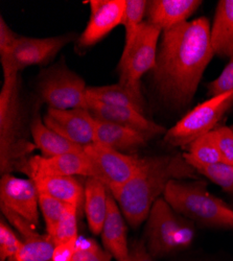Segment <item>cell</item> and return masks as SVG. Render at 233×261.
I'll return each instance as SVG.
<instances>
[{
  "label": "cell",
  "instance_id": "cell-1",
  "mask_svg": "<svg viewBox=\"0 0 233 261\" xmlns=\"http://www.w3.org/2000/svg\"><path fill=\"white\" fill-rule=\"evenodd\" d=\"M215 56L211 27L205 17L162 32L153 81L162 99L174 108L193 100L203 73Z\"/></svg>",
  "mask_w": 233,
  "mask_h": 261
},
{
  "label": "cell",
  "instance_id": "cell-2",
  "mask_svg": "<svg viewBox=\"0 0 233 261\" xmlns=\"http://www.w3.org/2000/svg\"><path fill=\"white\" fill-rule=\"evenodd\" d=\"M196 169L183 154L142 158L135 175L118 189L110 192L117 202L125 221L137 227L147 216L169 181L196 178Z\"/></svg>",
  "mask_w": 233,
  "mask_h": 261
},
{
  "label": "cell",
  "instance_id": "cell-3",
  "mask_svg": "<svg viewBox=\"0 0 233 261\" xmlns=\"http://www.w3.org/2000/svg\"><path fill=\"white\" fill-rule=\"evenodd\" d=\"M24 103L20 94L19 74L4 79L0 91V169L2 175L22 169L37 148L29 139Z\"/></svg>",
  "mask_w": 233,
  "mask_h": 261
},
{
  "label": "cell",
  "instance_id": "cell-4",
  "mask_svg": "<svg viewBox=\"0 0 233 261\" xmlns=\"http://www.w3.org/2000/svg\"><path fill=\"white\" fill-rule=\"evenodd\" d=\"M163 199L177 213L211 227L233 228V209L206 189L202 181H169Z\"/></svg>",
  "mask_w": 233,
  "mask_h": 261
},
{
  "label": "cell",
  "instance_id": "cell-5",
  "mask_svg": "<svg viewBox=\"0 0 233 261\" xmlns=\"http://www.w3.org/2000/svg\"><path fill=\"white\" fill-rule=\"evenodd\" d=\"M194 238L193 223L177 213L163 198H159L146 219L147 251L154 258L162 257L188 248Z\"/></svg>",
  "mask_w": 233,
  "mask_h": 261
},
{
  "label": "cell",
  "instance_id": "cell-6",
  "mask_svg": "<svg viewBox=\"0 0 233 261\" xmlns=\"http://www.w3.org/2000/svg\"><path fill=\"white\" fill-rule=\"evenodd\" d=\"M161 35V29L145 20L140 24L131 44L123 47L117 66L118 83L139 97H142L140 88L142 76L152 71L156 65L158 41Z\"/></svg>",
  "mask_w": 233,
  "mask_h": 261
},
{
  "label": "cell",
  "instance_id": "cell-7",
  "mask_svg": "<svg viewBox=\"0 0 233 261\" xmlns=\"http://www.w3.org/2000/svg\"><path fill=\"white\" fill-rule=\"evenodd\" d=\"M233 106V91L199 103L173 127L166 130L164 141L172 146L186 147L197 138L214 130L221 118Z\"/></svg>",
  "mask_w": 233,
  "mask_h": 261
},
{
  "label": "cell",
  "instance_id": "cell-8",
  "mask_svg": "<svg viewBox=\"0 0 233 261\" xmlns=\"http://www.w3.org/2000/svg\"><path fill=\"white\" fill-rule=\"evenodd\" d=\"M88 87L85 81L60 62L40 74L37 89L48 108L59 110L87 109Z\"/></svg>",
  "mask_w": 233,
  "mask_h": 261
},
{
  "label": "cell",
  "instance_id": "cell-9",
  "mask_svg": "<svg viewBox=\"0 0 233 261\" xmlns=\"http://www.w3.org/2000/svg\"><path fill=\"white\" fill-rule=\"evenodd\" d=\"M73 39V34L47 38L18 36L10 51L0 56L4 77L19 74L30 66L48 64Z\"/></svg>",
  "mask_w": 233,
  "mask_h": 261
},
{
  "label": "cell",
  "instance_id": "cell-10",
  "mask_svg": "<svg viewBox=\"0 0 233 261\" xmlns=\"http://www.w3.org/2000/svg\"><path fill=\"white\" fill-rule=\"evenodd\" d=\"M90 165L91 178L102 182L110 192L128 182L141 165L142 158L123 154L99 143L84 147Z\"/></svg>",
  "mask_w": 233,
  "mask_h": 261
},
{
  "label": "cell",
  "instance_id": "cell-11",
  "mask_svg": "<svg viewBox=\"0 0 233 261\" xmlns=\"http://www.w3.org/2000/svg\"><path fill=\"white\" fill-rule=\"evenodd\" d=\"M0 205L19 216L39 225V192L31 179H21L12 173L2 176L0 180Z\"/></svg>",
  "mask_w": 233,
  "mask_h": 261
},
{
  "label": "cell",
  "instance_id": "cell-12",
  "mask_svg": "<svg viewBox=\"0 0 233 261\" xmlns=\"http://www.w3.org/2000/svg\"><path fill=\"white\" fill-rule=\"evenodd\" d=\"M43 121L55 132L82 147L94 143V117L87 109L48 108Z\"/></svg>",
  "mask_w": 233,
  "mask_h": 261
},
{
  "label": "cell",
  "instance_id": "cell-13",
  "mask_svg": "<svg viewBox=\"0 0 233 261\" xmlns=\"http://www.w3.org/2000/svg\"><path fill=\"white\" fill-rule=\"evenodd\" d=\"M21 171L24 172L31 180L53 176H83L90 178L91 165L83 150L80 153H69L55 157L33 155Z\"/></svg>",
  "mask_w": 233,
  "mask_h": 261
},
{
  "label": "cell",
  "instance_id": "cell-14",
  "mask_svg": "<svg viewBox=\"0 0 233 261\" xmlns=\"http://www.w3.org/2000/svg\"><path fill=\"white\" fill-rule=\"evenodd\" d=\"M90 18L86 29L77 39L80 48L96 44L122 22L125 0H91Z\"/></svg>",
  "mask_w": 233,
  "mask_h": 261
},
{
  "label": "cell",
  "instance_id": "cell-15",
  "mask_svg": "<svg viewBox=\"0 0 233 261\" xmlns=\"http://www.w3.org/2000/svg\"><path fill=\"white\" fill-rule=\"evenodd\" d=\"M3 214L12 226L19 232L22 239L20 251L8 261H53L56 247L49 235L38 233L37 227L12 210L0 205Z\"/></svg>",
  "mask_w": 233,
  "mask_h": 261
},
{
  "label": "cell",
  "instance_id": "cell-16",
  "mask_svg": "<svg viewBox=\"0 0 233 261\" xmlns=\"http://www.w3.org/2000/svg\"><path fill=\"white\" fill-rule=\"evenodd\" d=\"M87 110L95 119L135 129L150 138L165 134L167 130L164 126L144 117L143 113L131 108L108 105L88 98Z\"/></svg>",
  "mask_w": 233,
  "mask_h": 261
},
{
  "label": "cell",
  "instance_id": "cell-17",
  "mask_svg": "<svg viewBox=\"0 0 233 261\" xmlns=\"http://www.w3.org/2000/svg\"><path fill=\"white\" fill-rule=\"evenodd\" d=\"M201 5L200 0H151L146 21L165 32L186 22Z\"/></svg>",
  "mask_w": 233,
  "mask_h": 261
},
{
  "label": "cell",
  "instance_id": "cell-18",
  "mask_svg": "<svg viewBox=\"0 0 233 261\" xmlns=\"http://www.w3.org/2000/svg\"><path fill=\"white\" fill-rule=\"evenodd\" d=\"M101 241L106 251H108L116 261H129L130 249L126 238V227L122 212L109 191L108 212L101 232Z\"/></svg>",
  "mask_w": 233,
  "mask_h": 261
},
{
  "label": "cell",
  "instance_id": "cell-19",
  "mask_svg": "<svg viewBox=\"0 0 233 261\" xmlns=\"http://www.w3.org/2000/svg\"><path fill=\"white\" fill-rule=\"evenodd\" d=\"M149 139L150 137L135 129L94 118V143L123 153L144 146Z\"/></svg>",
  "mask_w": 233,
  "mask_h": 261
},
{
  "label": "cell",
  "instance_id": "cell-20",
  "mask_svg": "<svg viewBox=\"0 0 233 261\" xmlns=\"http://www.w3.org/2000/svg\"><path fill=\"white\" fill-rule=\"evenodd\" d=\"M38 192L46 194L67 205L73 206L79 213L84 208L85 187L71 176L41 177L33 180Z\"/></svg>",
  "mask_w": 233,
  "mask_h": 261
},
{
  "label": "cell",
  "instance_id": "cell-21",
  "mask_svg": "<svg viewBox=\"0 0 233 261\" xmlns=\"http://www.w3.org/2000/svg\"><path fill=\"white\" fill-rule=\"evenodd\" d=\"M30 127L33 142L36 147L40 149L42 156L55 157L69 153H80L84 150V147L71 142L49 128L38 113H35L31 119Z\"/></svg>",
  "mask_w": 233,
  "mask_h": 261
},
{
  "label": "cell",
  "instance_id": "cell-22",
  "mask_svg": "<svg viewBox=\"0 0 233 261\" xmlns=\"http://www.w3.org/2000/svg\"><path fill=\"white\" fill-rule=\"evenodd\" d=\"M211 46L215 55L233 58V0L219 2L211 27Z\"/></svg>",
  "mask_w": 233,
  "mask_h": 261
},
{
  "label": "cell",
  "instance_id": "cell-23",
  "mask_svg": "<svg viewBox=\"0 0 233 261\" xmlns=\"http://www.w3.org/2000/svg\"><path fill=\"white\" fill-rule=\"evenodd\" d=\"M84 187V211L88 226L92 233L100 234L108 212L109 190L102 182L91 177L87 178Z\"/></svg>",
  "mask_w": 233,
  "mask_h": 261
},
{
  "label": "cell",
  "instance_id": "cell-24",
  "mask_svg": "<svg viewBox=\"0 0 233 261\" xmlns=\"http://www.w3.org/2000/svg\"><path fill=\"white\" fill-rule=\"evenodd\" d=\"M87 96L92 100L113 106L131 108L140 113H143L142 97L137 96L119 83L107 86L88 87Z\"/></svg>",
  "mask_w": 233,
  "mask_h": 261
},
{
  "label": "cell",
  "instance_id": "cell-25",
  "mask_svg": "<svg viewBox=\"0 0 233 261\" xmlns=\"http://www.w3.org/2000/svg\"><path fill=\"white\" fill-rule=\"evenodd\" d=\"M187 153L183 154L185 160L202 164H214L223 162L219 150L215 130L197 138L186 146Z\"/></svg>",
  "mask_w": 233,
  "mask_h": 261
},
{
  "label": "cell",
  "instance_id": "cell-26",
  "mask_svg": "<svg viewBox=\"0 0 233 261\" xmlns=\"http://www.w3.org/2000/svg\"><path fill=\"white\" fill-rule=\"evenodd\" d=\"M147 5L149 2L146 0H125V10L121 22L125 29L123 47H128L134 40L140 24L144 21Z\"/></svg>",
  "mask_w": 233,
  "mask_h": 261
},
{
  "label": "cell",
  "instance_id": "cell-27",
  "mask_svg": "<svg viewBox=\"0 0 233 261\" xmlns=\"http://www.w3.org/2000/svg\"><path fill=\"white\" fill-rule=\"evenodd\" d=\"M200 175L218 184L224 190L233 192V166L220 162L214 164H202L195 161L186 160Z\"/></svg>",
  "mask_w": 233,
  "mask_h": 261
},
{
  "label": "cell",
  "instance_id": "cell-28",
  "mask_svg": "<svg viewBox=\"0 0 233 261\" xmlns=\"http://www.w3.org/2000/svg\"><path fill=\"white\" fill-rule=\"evenodd\" d=\"M39 206L45 222L46 234L53 237L61 217L70 205L54 199L49 195L39 193Z\"/></svg>",
  "mask_w": 233,
  "mask_h": 261
},
{
  "label": "cell",
  "instance_id": "cell-29",
  "mask_svg": "<svg viewBox=\"0 0 233 261\" xmlns=\"http://www.w3.org/2000/svg\"><path fill=\"white\" fill-rule=\"evenodd\" d=\"M77 215L79 211L73 206H68L64 214L56 228V231L53 235V241L56 246L65 244L73 241L79 237L77 235Z\"/></svg>",
  "mask_w": 233,
  "mask_h": 261
},
{
  "label": "cell",
  "instance_id": "cell-30",
  "mask_svg": "<svg viewBox=\"0 0 233 261\" xmlns=\"http://www.w3.org/2000/svg\"><path fill=\"white\" fill-rule=\"evenodd\" d=\"M112 258V255L101 249L93 239L79 236L76 252L72 261H111Z\"/></svg>",
  "mask_w": 233,
  "mask_h": 261
},
{
  "label": "cell",
  "instance_id": "cell-31",
  "mask_svg": "<svg viewBox=\"0 0 233 261\" xmlns=\"http://www.w3.org/2000/svg\"><path fill=\"white\" fill-rule=\"evenodd\" d=\"M22 247V239L4 221L0 222V261L13 258Z\"/></svg>",
  "mask_w": 233,
  "mask_h": 261
},
{
  "label": "cell",
  "instance_id": "cell-32",
  "mask_svg": "<svg viewBox=\"0 0 233 261\" xmlns=\"http://www.w3.org/2000/svg\"><path fill=\"white\" fill-rule=\"evenodd\" d=\"M230 91H233V58L230 59L222 73L208 84V95L210 97Z\"/></svg>",
  "mask_w": 233,
  "mask_h": 261
},
{
  "label": "cell",
  "instance_id": "cell-33",
  "mask_svg": "<svg viewBox=\"0 0 233 261\" xmlns=\"http://www.w3.org/2000/svg\"><path fill=\"white\" fill-rule=\"evenodd\" d=\"M214 130L223 163L233 166V129L229 126H221Z\"/></svg>",
  "mask_w": 233,
  "mask_h": 261
},
{
  "label": "cell",
  "instance_id": "cell-34",
  "mask_svg": "<svg viewBox=\"0 0 233 261\" xmlns=\"http://www.w3.org/2000/svg\"><path fill=\"white\" fill-rule=\"evenodd\" d=\"M17 38L18 35L11 30L4 17H0V56L10 51Z\"/></svg>",
  "mask_w": 233,
  "mask_h": 261
},
{
  "label": "cell",
  "instance_id": "cell-35",
  "mask_svg": "<svg viewBox=\"0 0 233 261\" xmlns=\"http://www.w3.org/2000/svg\"><path fill=\"white\" fill-rule=\"evenodd\" d=\"M77 238L65 244L57 245L54 250L53 261H72L76 252Z\"/></svg>",
  "mask_w": 233,
  "mask_h": 261
},
{
  "label": "cell",
  "instance_id": "cell-36",
  "mask_svg": "<svg viewBox=\"0 0 233 261\" xmlns=\"http://www.w3.org/2000/svg\"><path fill=\"white\" fill-rule=\"evenodd\" d=\"M129 261H155V258L147 251L144 242L134 243L132 249L130 250Z\"/></svg>",
  "mask_w": 233,
  "mask_h": 261
},
{
  "label": "cell",
  "instance_id": "cell-37",
  "mask_svg": "<svg viewBox=\"0 0 233 261\" xmlns=\"http://www.w3.org/2000/svg\"><path fill=\"white\" fill-rule=\"evenodd\" d=\"M230 127H231V128H232V129H233V125H232V126H230Z\"/></svg>",
  "mask_w": 233,
  "mask_h": 261
}]
</instances>
